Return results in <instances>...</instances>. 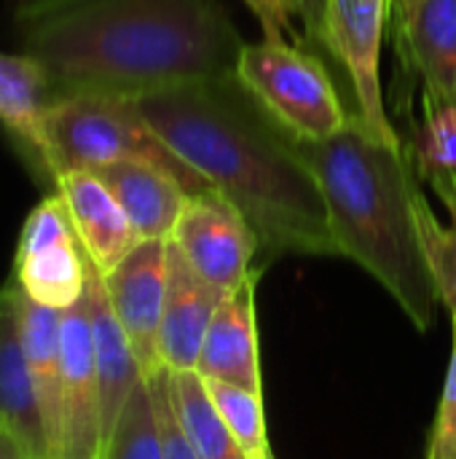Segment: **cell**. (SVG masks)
<instances>
[{
    "instance_id": "cell-14",
    "label": "cell",
    "mask_w": 456,
    "mask_h": 459,
    "mask_svg": "<svg viewBox=\"0 0 456 459\" xmlns=\"http://www.w3.org/2000/svg\"><path fill=\"white\" fill-rule=\"evenodd\" d=\"M54 191L62 196L75 237L99 274L113 272L142 242L118 199L94 172H65L56 178Z\"/></svg>"
},
{
    "instance_id": "cell-13",
    "label": "cell",
    "mask_w": 456,
    "mask_h": 459,
    "mask_svg": "<svg viewBox=\"0 0 456 459\" xmlns=\"http://www.w3.org/2000/svg\"><path fill=\"white\" fill-rule=\"evenodd\" d=\"M0 428L13 436L27 459H51L46 420L24 352L19 288L13 280L0 288Z\"/></svg>"
},
{
    "instance_id": "cell-11",
    "label": "cell",
    "mask_w": 456,
    "mask_h": 459,
    "mask_svg": "<svg viewBox=\"0 0 456 459\" xmlns=\"http://www.w3.org/2000/svg\"><path fill=\"white\" fill-rule=\"evenodd\" d=\"M263 269H255L239 288L220 301L196 363L202 379L226 382L263 395L261 352H258V320H255V288Z\"/></svg>"
},
{
    "instance_id": "cell-21",
    "label": "cell",
    "mask_w": 456,
    "mask_h": 459,
    "mask_svg": "<svg viewBox=\"0 0 456 459\" xmlns=\"http://www.w3.org/2000/svg\"><path fill=\"white\" fill-rule=\"evenodd\" d=\"M102 459H164L161 430L151 398L148 379H142L129 395L108 444Z\"/></svg>"
},
{
    "instance_id": "cell-9",
    "label": "cell",
    "mask_w": 456,
    "mask_h": 459,
    "mask_svg": "<svg viewBox=\"0 0 456 459\" xmlns=\"http://www.w3.org/2000/svg\"><path fill=\"white\" fill-rule=\"evenodd\" d=\"M102 395L94 368L86 293L62 312V406L54 459H102Z\"/></svg>"
},
{
    "instance_id": "cell-17",
    "label": "cell",
    "mask_w": 456,
    "mask_h": 459,
    "mask_svg": "<svg viewBox=\"0 0 456 459\" xmlns=\"http://www.w3.org/2000/svg\"><path fill=\"white\" fill-rule=\"evenodd\" d=\"M94 172L124 207L140 239H169L188 202L177 178L145 161H116Z\"/></svg>"
},
{
    "instance_id": "cell-22",
    "label": "cell",
    "mask_w": 456,
    "mask_h": 459,
    "mask_svg": "<svg viewBox=\"0 0 456 459\" xmlns=\"http://www.w3.org/2000/svg\"><path fill=\"white\" fill-rule=\"evenodd\" d=\"M210 398L215 409L220 411L223 422L228 425L231 436L242 446L247 459H274L266 433V411H263V395L250 393L226 382L204 379Z\"/></svg>"
},
{
    "instance_id": "cell-26",
    "label": "cell",
    "mask_w": 456,
    "mask_h": 459,
    "mask_svg": "<svg viewBox=\"0 0 456 459\" xmlns=\"http://www.w3.org/2000/svg\"><path fill=\"white\" fill-rule=\"evenodd\" d=\"M247 8L258 16L263 35L269 40H288V43H298V32L293 27V16L285 5V0H245Z\"/></svg>"
},
{
    "instance_id": "cell-7",
    "label": "cell",
    "mask_w": 456,
    "mask_h": 459,
    "mask_svg": "<svg viewBox=\"0 0 456 459\" xmlns=\"http://www.w3.org/2000/svg\"><path fill=\"white\" fill-rule=\"evenodd\" d=\"M390 19L392 0H328L323 46L347 70L357 100V116L368 134L384 145L400 148L382 91V43Z\"/></svg>"
},
{
    "instance_id": "cell-10",
    "label": "cell",
    "mask_w": 456,
    "mask_h": 459,
    "mask_svg": "<svg viewBox=\"0 0 456 459\" xmlns=\"http://www.w3.org/2000/svg\"><path fill=\"white\" fill-rule=\"evenodd\" d=\"M167 242L142 239L113 272L102 274L110 307L145 379L161 368L159 328L167 296Z\"/></svg>"
},
{
    "instance_id": "cell-15",
    "label": "cell",
    "mask_w": 456,
    "mask_h": 459,
    "mask_svg": "<svg viewBox=\"0 0 456 459\" xmlns=\"http://www.w3.org/2000/svg\"><path fill=\"white\" fill-rule=\"evenodd\" d=\"M54 100L56 89L32 56L0 51V126L8 132L32 175L51 186L46 113Z\"/></svg>"
},
{
    "instance_id": "cell-19",
    "label": "cell",
    "mask_w": 456,
    "mask_h": 459,
    "mask_svg": "<svg viewBox=\"0 0 456 459\" xmlns=\"http://www.w3.org/2000/svg\"><path fill=\"white\" fill-rule=\"evenodd\" d=\"M427 183L443 202L449 212V223H443L435 215L427 196L417 188L414 210H417L419 242L441 301L446 304L449 315H456V172H433L427 175Z\"/></svg>"
},
{
    "instance_id": "cell-4",
    "label": "cell",
    "mask_w": 456,
    "mask_h": 459,
    "mask_svg": "<svg viewBox=\"0 0 456 459\" xmlns=\"http://www.w3.org/2000/svg\"><path fill=\"white\" fill-rule=\"evenodd\" d=\"M46 143L54 183L59 175L73 169H97L116 161H145L177 178L188 196L212 188L164 145L129 97H56L46 113Z\"/></svg>"
},
{
    "instance_id": "cell-20",
    "label": "cell",
    "mask_w": 456,
    "mask_h": 459,
    "mask_svg": "<svg viewBox=\"0 0 456 459\" xmlns=\"http://www.w3.org/2000/svg\"><path fill=\"white\" fill-rule=\"evenodd\" d=\"M169 398L175 417L202 459H247L220 411L215 409L207 382L196 371H169Z\"/></svg>"
},
{
    "instance_id": "cell-1",
    "label": "cell",
    "mask_w": 456,
    "mask_h": 459,
    "mask_svg": "<svg viewBox=\"0 0 456 459\" xmlns=\"http://www.w3.org/2000/svg\"><path fill=\"white\" fill-rule=\"evenodd\" d=\"M129 100L164 145L247 218L263 266L280 255H339L328 204L298 137L237 75Z\"/></svg>"
},
{
    "instance_id": "cell-24",
    "label": "cell",
    "mask_w": 456,
    "mask_h": 459,
    "mask_svg": "<svg viewBox=\"0 0 456 459\" xmlns=\"http://www.w3.org/2000/svg\"><path fill=\"white\" fill-rule=\"evenodd\" d=\"M148 387H151V398H153V409H156V420H159V430H161L164 459H202L199 452L191 446V441L185 438V433L175 417L172 398H169V371L159 368L153 377H148Z\"/></svg>"
},
{
    "instance_id": "cell-28",
    "label": "cell",
    "mask_w": 456,
    "mask_h": 459,
    "mask_svg": "<svg viewBox=\"0 0 456 459\" xmlns=\"http://www.w3.org/2000/svg\"><path fill=\"white\" fill-rule=\"evenodd\" d=\"M419 3L422 0H392V24H395V32L398 35L406 30L409 19H411V13L417 11Z\"/></svg>"
},
{
    "instance_id": "cell-25",
    "label": "cell",
    "mask_w": 456,
    "mask_h": 459,
    "mask_svg": "<svg viewBox=\"0 0 456 459\" xmlns=\"http://www.w3.org/2000/svg\"><path fill=\"white\" fill-rule=\"evenodd\" d=\"M427 459H456V315H452V358L435 428L430 433Z\"/></svg>"
},
{
    "instance_id": "cell-5",
    "label": "cell",
    "mask_w": 456,
    "mask_h": 459,
    "mask_svg": "<svg viewBox=\"0 0 456 459\" xmlns=\"http://www.w3.org/2000/svg\"><path fill=\"white\" fill-rule=\"evenodd\" d=\"M237 81L298 140H328L352 118L328 67L298 43H245Z\"/></svg>"
},
{
    "instance_id": "cell-27",
    "label": "cell",
    "mask_w": 456,
    "mask_h": 459,
    "mask_svg": "<svg viewBox=\"0 0 456 459\" xmlns=\"http://www.w3.org/2000/svg\"><path fill=\"white\" fill-rule=\"evenodd\" d=\"M290 16L304 22V30L309 40L325 43V13H328V0H285Z\"/></svg>"
},
{
    "instance_id": "cell-23",
    "label": "cell",
    "mask_w": 456,
    "mask_h": 459,
    "mask_svg": "<svg viewBox=\"0 0 456 459\" xmlns=\"http://www.w3.org/2000/svg\"><path fill=\"white\" fill-rule=\"evenodd\" d=\"M411 151L422 178L433 172H456V105L425 102V121Z\"/></svg>"
},
{
    "instance_id": "cell-18",
    "label": "cell",
    "mask_w": 456,
    "mask_h": 459,
    "mask_svg": "<svg viewBox=\"0 0 456 459\" xmlns=\"http://www.w3.org/2000/svg\"><path fill=\"white\" fill-rule=\"evenodd\" d=\"M398 38L425 83V102L456 105V0H422Z\"/></svg>"
},
{
    "instance_id": "cell-6",
    "label": "cell",
    "mask_w": 456,
    "mask_h": 459,
    "mask_svg": "<svg viewBox=\"0 0 456 459\" xmlns=\"http://www.w3.org/2000/svg\"><path fill=\"white\" fill-rule=\"evenodd\" d=\"M11 280L30 301L56 312L83 299L89 258L56 191L30 210L13 253Z\"/></svg>"
},
{
    "instance_id": "cell-12",
    "label": "cell",
    "mask_w": 456,
    "mask_h": 459,
    "mask_svg": "<svg viewBox=\"0 0 456 459\" xmlns=\"http://www.w3.org/2000/svg\"><path fill=\"white\" fill-rule=\"evenodd\" d=\"M226 299L199 277L175 242H167V296L159 328V360L167 371H196L207 328Z\"/></svg>"
},
{
    "instance_id": "cell-2",
    "label": "cell",
    "mask_w": 456,
    "mask_h": 459,
    "mask_svg": "<svg viewBox=\"0 0 456 459\" xmlns=\"http://www.w3.org/2000/svg\"><path fill=\"white\" fill-rule=\"evenodd\" d=\"M13 30L56 97H137L231 78L245 48L220 0H24Z\"/></svg>"
},
{
    "instance_id": "cell-16",
    "label": "cell",
    "mask_w": 456,
    "mask_h": 459,
    "mask_svg": "<svg viewBox=\"0 0 456 459\" xmlns=\"http://www.w3.org/2000/svg\"><path fill=\"white\" fill-rule=\"evenodd\" d=\"M86 312H89V325H91L94 368H97V379H99L102 428H105V444H108L129 395L145 377H142L140 363L132 352V344L110 307L105 280L91 261H89V280H86Z\"/></svg>"
},
{
    "instance_id": "cell-3",
    "label": "cell",
    "mask_w": 456,
    "mask_h": 459,
    "mask_svg": "<svg viewBox=\"0 0 456 459\" xmlns=\"http://www.w3.org/2000/svg\"><path fill=\"white\" fill-rule=\"evenodd\" d=\"M323 199L339 255L366 269L419 333L435 325L441 301L422 253L414 194L417 180L403 148L368 134L355 113L328 140H298Z\"/></svg>"
},
{
    "instance_id": "cell-8",
    "label": "cell",
    "mask_w": 456,
    "mask_h": 459,
    "mask_svg": "<svg viewBox=\"0 0 456 459\" xmlns=\"http://www.w3.org/2000/svg\"><path fill=\"white\" fill-rule=\"evenodd\" d=\"M169 239L188 266L223 293L239 288L255 269H266L258 234L215 188L188 196Z\"/></svg>"
},
{
    "instance_id": "cell-29",
    "label": "cell",
    "mask_w": 456,
    "mask_h": 459,
    "mask_svg": "<svg viewBox=\"0 0 456 459\" xmlns=\"http://www.w3.org/2000/svg\"><path fill=\"white\" fill-rule=\"evenodd\" d=\"M0 459H27L22 446L13 441V436L5 428H0Z\"/></svg>"
}]
</instances>
